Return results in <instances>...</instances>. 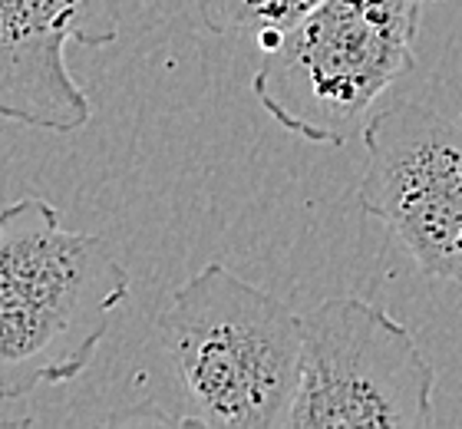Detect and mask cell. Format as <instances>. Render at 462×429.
<instances>
[{"instance_id": "obj_1", "label": "cell", "mask_w": 462, "mask_h": 429, "mask_svg": "<svg viewBox=\"0 0 462 429\" xmlns=\"http://www.w3.org/2000/svg\"><path fill=\"white\" fill-rule=\"evenodd\" d=\"M179 426L288 429L300 387L304 317L212 261L175 287L159 321Z\"/></svg>"}, {"instance_id": "obj_2", "label": "cell", "mask_w": 462, "mask_h": 429, "mask_svg": "<svg viewBox=\"0 0 462 429\" xmlns=\"http://www.w3.org/2000/svg\"><path fill=\"white\" fill-rule=\"evenodd\" d=\"M133 277L106 238L73 231L37 195L0 209V403L77 380Z\"/></svg>"}, {"instance_id": "obj_3", "label": "cell", "mask_w": 462, "mask_h": 429, "mask_svg": "<svg viewBox=\"0 0 462 429\" xmlns=\"http://www.w3.org/2000/svg\"><path fill=\"white\" fill-rule=\"evenodd\" d=\"M430 0H320L271 47L251 93L288 133L344 145L374 103L416 63V33Z\"/></svg>"}, {"instance_id": "obj_4", "label": "cell", "mask_w": 462, "mask_h": 429, "mask_svg": "<svg viewBox=\"0 0 462 429\" xmlns=\"http://www.w3.org/2000/svg\"><path fill=\"white\" fill-rule=\"evenodd\" d=\"M436 370L380 304L330 297L304 317L300 387L288 429H426Z\"/></svg>"}, {"instance_id": "obj_5", "label": "cell", "mask_w": 462, "mask_h": 429, "mask_svg": "<svg viewBox=\"0 0 462 429\" xmlns=\"http://www.w3.org/2000/svg\"><path fill=\"white\" fill-rule=\"evenodd\" d=\"M364 145L360 209L393 231L426 277L462 281V119L396 99L366 119Z\"/></svg>"}, {"instance_id": "obj_6", "label": "cell", "mask_w": 462, "mask_h": 429, "mask_svg": "<svg viewBox=\"0 0 462 429\" xmlns=\"http://www.w3.org/2000/svg\"><path fill=\"white\" fill-rule=\"evenodd\" d=\"M123 0H0V119L77 133L89 123L67 43L106 47L119 37Z\"/></svg>"}, {"instance_id": "obj_7", "label": "cell", "mask_w": 462, "mask_h": 429, "mask_svg": "<svg viewBox=\"0 0 462 429\" xmlns=\"http://www.w3.org/2000/svg\"><path fill=\"white\" fill-rule=\"evenodd\" d=\"M318 4L320 0H189V14L199 27L218 37H254L264 50Z\"/></svg>"}]
</instances>
